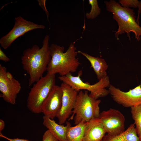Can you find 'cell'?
<instances>
[{"label":"cell","mask_w":141,"mask_h":141,"mask_svg":"<svg viewBox=\"0 0 141 141\" xmlns=\"http://www.w3.org/2000/svg\"><path fill=\"white\" fill-rule=\"evenodd\" d=\"M108 90L113 100L125 107L131 108L141 105V81L139 85L126 92L111 84Z\"/></svg>","instance_id":"30bf717a"},{"label":"cell","mask_w":141,"mask_h":141,"mask_svg":"<svg viewBox=\"0 0 141 141\" xmlns=\"http://www.w3.org/2000/svg\"><path fill=\"white\" fill-rule=\"evenodd\" d=\"M15 20L12 29L0 39L1 45L4 49L8 48L16 39L25 33L34 29H43L45 28L43 25L27 21L21 16L15 17Z\"/></svg>","instance_id":"9c48e42d"},{"label":"cell","mask_w":141,"mask_h":141,"mask_svg":"<svg viewBox=\"0 0 141 141\" xmlns=\"http://www.w3.org/2000/svg\"><path fill=\"white\" fill-rule=\"evenodd\" d=\"M101 141H140L134 123L131 124L122 133L116 136L105 135Z\"/></svg>","instance_id":"2e32d148"},{"label":"cell","mask_w":141,"mask_h":141,"mask_svg":"<svg viewBox=\"0 0 141 141\" xmlns=\"http://www.w3.org/2000/svg\"><path fill=\"white\" fill-rule=\"evenodd\" d=\"M5 127V123L4 121L1 119H0V132H1L4 128Z\"/></svg>","instance_id":"cb8c5ba5"},{"label":"cell","mask_w":141,"mask_h":141,"mask_svg":"<svg viewBox=\"0 0 141 141\" xmlns=\"http://www.w3.org/2000/svg\"><path fill=\"white\" fill-rule=\"evenodd\" d=\"M63 92L61 107L56 117L58 124L63 125L72 114L78 92L68 84L62 82L60 85Z\"/></svg>","instance_id":"8fae6325"},{"label":"cell","mask_w":141,"mask_h":141,"mask_svg":"<svg viewBox=\"0 0 141 141\" xmlns=\"http://www.w3.org/2000/svg\"><path fill=\"white\" fill-rule=\"evenodd\" d=\"M0 136L1 137L6 139L9 141H31L27 139H21L17 138H9L3 135L1 132L0 133Z\"/></svg>","instance_id":"7402d4cb"},{"label":"cell","mask_w":141,"mask_h":141,"mask_svg":"<svg viewBox=\"0 0 141 141\" xmlns=\"http://www.w3.org/2000/svg\"><path fill=\"white\" fill-rule=\"evenodd\" d=\"M50 48L51 58L47 67V74L58 73L63 76L76 72L81 63L77 57L78 52L74 43H71L65 52L63 46L53 44Z\"/></svg>","instance_id":"7a4b0ae2"},{"label":"cell","mask_w":141,"mask_h":141,"mask_svg":"<svg viewBox=\"0 0 141 141\" xmlns=\"http://www.w3.org/2000/svg\"><path fill=\"white\" fill-rule=\"evenodd\" d=\"M21 88V84L6 68L0 64V97L12 105L16 104L17 94Z\"/></svg>","instance_id":"52a82bcc"},{"label":"cell","mask_w":141,"mask_h":141,"mask_svg":"<svg viewBox=\"0 0 141 141\" xmlns=\"http://www.w3.org/2000/svg\"><path fill=\"white\" fill-rule=\"evenodd\" d=\"M78 52L85 56L89 61L91 64V67L93 69L98 80L107 75L106 70L108 66L104 59L93 56L81 51Z\"/></svg>","instance_id":"9a60e30c"},{"label":"cell","mask_w":141,"mask_h":141,"mask_svg":"<svg viewBox=\"0 0 141 141\" xmlns=\"http://www.w3.org/2000/svg\"><path fill=\"white\" fill-rule=\"evenodd\" d=\"M131 108L132 118L134 121L137 132L139 137L141 136V105Z\"/></svg>","instance_id":"ac0fdd59"},{"label":"cell","mask_w":141,"mask_h":141,"mask_svg":"<svg viewBox=\"0 0 141 141\" xmlns=\"http://www.w3.org/2000/svg\"><path fill=\"white\" fill-rule=\"evenodd\" d=\"M107 134L114 136L120 134L125 130V119L119 110L110 108L100 113L99 117Z\"/></svg>","instance_id":"ba28073f"},{"label":"cell","mask_w":141,"mask_h":141,"mask_svg":"<svg viewBox=\"0 0 141 141\" xmlns=\"http://www.w3.org/2000/svg\"><path fill=\"white\" fill-rule=\"evenodd\" d=\"M49 38L48 35L45 36L41 48L34 45L23 51L21 62L24 69L29 75V86L42 78L47 70L51 58L49 44Z\"/></svg>","instance_id":"6da1fadb"},{"label":"cell","mask_w":141,"mask_h":141,"mask_svg":"<svg viewBox=\"0 0 141 141\" xmlns=\"http://www.w3.org/2000/svg\"><path fill=\"white\" fill-rule=\"evenodd\" d=\"M66 122L68 124L66 132L67 141H82L87 122H81L73 127L71 126L70 122Z\"/></svg>","instance_id":"e0dca14e"},{"label":"cell","mask_w":141,"mask_h":141,"mask_svg":"<svg viewBox=\"0 0 141 141\" xmlns=\"http://www.w3.org/2000/svg\"><path fill=\"white\" fill-rule=\"evenodd\" d=\"M55 75L47 74L35 83L29 93L27 107L32 113H42V104L56 85Z\"/></svg>","instance_id":"5b68a950"},{"label":"cell","mask_w":141,"mask_h":141,"mask_svg":"<svg viewBox=\"0 0 141 141\" xmlns=\"http://www.w3.org/2000/svg\"><path fill=\"white\" fill-rule=\"evenodd\" d=\"M62 95L60 86L55 85L42 104V112L44 116L52 119L56 117L61 107Z\"/></svg>","instance_id":"7c38bea8"},{"label":"cell","mask_w":141,"mask_h":141,"mask_svg":"<svg viewBox=\"0 0 141 141\" xmlns=\"http://www.w3.org/2000/svg\"><path fill=\"white\" fill-rule=\"evenodd\" d=\"M99 118L87 122L82 141H101L106 133Z\"/></svg>","instance_id":"4fadbf2b"},{"label":"cell","mask_w":141,"mask_h":141,"mask_svg":"<svg viewBox=\"0 0 141 141\" xmlns=\"http://www.w3.org/2000/svg\"><path fill=\"white\" fill-rule=\"evenodd\" d=\"M139 138L140 141H141V136L139 137Z\"/></svg>","instance_id":"d4e9b609"},{"label":"cell","mask_w":141,"mask_h":141,"mask_svg":"<svg viewBox=\"0 0 141 141\" xmlns=\"http://www.w3.org/2000/svg\"><path fill=\"white\" fill-rule=\"evenodd\" d=\"M89 4L91 6V9L89 13H86V16L88 19H93L96 18L100 14L101 9L99 8L97 0H89Z\"/></svg>","instance_id":"d6986e66"},{"label":"cell","mask_w":141,"mask_h":141,"mask_svg":"<svg viewBox=\"0 0 141 141\" xmlns=\"http://www.w3.org/2000/svg\"><path fill=\"white\" fill-rule=\"evenodd\" d=\"M88 91L81 90L78 92L76 103L70 118L72 120L74 118L75 125L81 122H89L99 117V105L101 101L89 94Z\"/></svg>","instance_id":"277c9868"},{"label":"cell","mask_w":141,"mask_h":141,"mask_svg":"<svg viewBox=\"0 0 141 141\" xmlns=\"http://www.w3.org/2000/svg\"><path fill=\"white\" fill-rule=\"evenodd\" d=\"M0 60L7 62L10 60V59L5 54L0 48Z\"/></svg>","instance_id":"603a6c76"},{"label":"cell","mask_w":141,"mask_h":141,"mask_svg":"<svg viewBox=\"0 0 141 141\" xmlns=\"http://www.w3.org/2000/svg\"><path fill=\"white\" fill-rule=\"evenodd\" d=\"M82 74L80 71L77 76H74L70 73L66 75L60 76L58 79L62 82L66 83L78 92L82 90H85L90 92V94L95 98L107 96L109 94L108 90L106 88L110 85L109 77L107 75L96 83L91 85L88 82H84L80 78Z\"/></svg>","instance_id":"8992f818"},{"label":"cell","mask_w":141,"mask_h":141,"mask_svg":"<svg viewBox=\"0 0 141 141\" xmlns=\"http://www.w3.org/2000/svg\"><path fill=\"white\" fill-rule=\"evenodd\" d=\"M107 10L111 13L113 17L117 22L118 28L115 32V37L118 38L119 36L126 33L130 39V33H133L135 38L139 41L140 40L141 27L136 20V16L133 9L122 7L114 0L104 2Z\"/></svg>","instance_id":"3957f363"},{"label":"cell","mask_w":141,"mask_h":141,"mask_svg":"<svg viewBox=\"0 0 141 141\" xmlns=\"http://www.w3.org/2000/svg\"><path fill=\"white\" fill-rule=\"evenodd\" d=\"M42 141H59L47 130L45 132L43 136Z\"/></svg>","instance_id":"44dd1931"},{"label":"cell","mask_w":141,"mask_h":141,"mask_svg":"<svg viewBox=\"0 0 141 141\" xmlns=\"http://www.w3.org/2000/svg\"><path fill=\"white\" fill-rule=\"evenodd\" d=\"M43 125L59 141H67L66 132L68 124L66 125L57 123L53 119L44 116L43 117Z\"/></svg>","instance_id":"5bb4252c"},{"label":"cell","mask_w":141,"mask_h":141,"mask_svg":"<svg viewBox=\"0 0 141 141\" xmlns=\"http://www.w3.org/2000/svg\"><path fill=\"white\" fill-rule=\"evenodd\" d=\"M119 2L121 5L124 7L138 8V16L137 19V22L139 23V16L141 12V1H139L137 0H120Z\"/></svg>","instance_id":"ffe728a7"}]
</instances>
